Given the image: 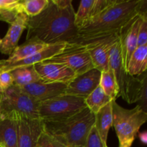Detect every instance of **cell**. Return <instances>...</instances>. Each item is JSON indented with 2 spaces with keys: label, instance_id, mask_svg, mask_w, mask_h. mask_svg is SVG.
I'll return each instance as SVG.
<instances>
[{
  "label": "cell",
  "instance_id": "5b68a950",
  "mask_svg": "<svg viewBox=\"0 0 147 147\" xmlns=\"http://www.w3.org/2000/svg\"><path fill=\"white\" fill-rule=\"evenodd\" d=\"M113 126L119 139V146L131 147L139 129L147 121V113L142 106L132 109H124L112 100Z\"/></svg>",
  "mask_w": 147,
  "mask_h": 147
},
{
  "label": "cell",
  "instance_id": "4316f807",
  "mask_svg": "<svg viewBox=\"0 0 147 147\" xmlns=\"http://www.w3.org/2000/svg\"><path fill=\"white\" fill-rule=\"evenodd\" d=\"M23 12L21 1L18 7L13 9H0V21H4L11 24L16 20L18 15Z\"/></svg>",
  "mask_w": 147,
  "mask_h": 147
},
{
  "label": "cell",
  "instance_id": "30bf717a",
  "mask_svg": "<svg viewBox=\"0 0 147 147\" xmlns=\"http://www.w3.org/2000/svg\"><path fill=\"white\" fill-rule=\"evenodd\" d=\"M146 14V12L138 14L134 20L123 27L118 34L122 62L126 70L131 56L137 48L138 32L144 17Z\"/></svg>",
  "mask_w": 147,
  "mask_h": 147
},
{
  "label": "cell",
  "instance_id": "ffe728a7",
  "mask_svg": "<svg viewBox=\"0 0 147 147\" xmlns=\"http://www.w3.org/2000/svg\"><path fill=\"white\" fill-rule=\"evenodd\" d=\"M147 45L138 47L131 55L128 63L126 71L132 76H141L146 70Z\"/></svg>",
  "mask_w": 147,
  "mask_h": 147
},
{
  "label": "cell",
  "instance_id": "3957f363",
  "mask_svg": "<svg viewBox=\"0 0 147 147\" xmlns=\"http://www.w3.org/2000/svg\"><path fill=\"white\" fill-rule=\"evenodd\" d=\"M43 122V130L66 147H84L94 126L95 115L88 108L71 117L55 122Z\"/></svg>",
  "mask_w": 147,
  "mask_h": 147
},
{
  "label": "cell",
  "instance_id": "603a6c76",
  "mask_svg": "<svg viewBox=\"0 0 147 147\" xmlns=\"http://www.w3.org/2000/svg\"><path fill=\"white\" fill-rule=\"evenodd\" d=\"M99 86L101 88L105 94L113 100H116L119 97V88L113 71L111 68L107 71L101 73Z\"/></svg>",
  "mask_w": 147,
  "mask_h": 147
},
{
  "label": "cell",
  "instance_id": "44dd1931",
  "mask_svg": "<svg viewBox=\"0 0 147 147\" xmlns=\"http://www.w3.org/2000/svg\"><path fill=\"white\" fill-rule=\"evenodd\" d=\"M9 72L13 78L14 84L20 87L42 80L34 66L17 67Z\"/></svg>",
  "mask_w": 147,
  "mask_h": 147
},
{
  "label": "cell",
  "instance_id": "d4e9b609",
  "mask_svg": "<svg viewBox=\"0 0 147 147\" xmlns=\"http://www.w3.org/2000/svg\"><path fill=\"white\" fill-rule=\"evenodd\" d=\"M49 3V0H24L21 1L23 12L29 17H34L42 12Z\"/></svg>",
  "mask_w": 147,
  "mask_h": 147
},
{
  "label": "cell",
  "instance_id": "836d02e7",
  "mask_svg": "<svg viewBox=\"0 0 147 147\" xmlns=\"http://www.w3.org/2000/svg\"><path fill=\"white\" fill-rule=\"evenodd\" d=\"M2 93H3V90L1 88H0V98H1V96H2Z\"/></svg>",
  "mask_w": 147,
  "mask_h": 147
},
{
  "label": "cell",
  "instance_id": "cb8c5ba5",
  "mask_svg": "<svg viewBox=\"0 0 147 147\" xmlns=\"http://www.w3.org/2000/svg\"><path fill=\"white\" fill-rule=\"evenodd\" d=\"M93 1L94 0H82L80 2L78 9L75 13V24L78 29L90 20Z\"/></svg>",
  "mask_w": 147,
  "mask_h": 147
},
{
  "label": "cell",
  "instance_id": "e575fe53",
  "mask_svg": "<svg viewBox=\"0 0 147 147\" xmlns=\"http://www.w3.org/2000/svg\"><path fill=\"white\" fill-rule=\"evenodd\" d=\"M0 101H1V98H0ZM0 113H1V106H0Z\"/></svg>",
  "mask_w": 147,
  "mask_h": 147
},
{
  "label": "cell",
  "instance_id": "d6986e66",
  "mask_svg": "<svg viewBox=\"0 0 147 147\" xmlns=\"http://www.w3.org/2000/svg\"><path fill=\"white\" fill-rule=\"evenodd\" d=\"M0 147H18L15 119L0 118Z\"/></svg>",
  "mask_w": 147,
  "mask_h": 147
},
{
  "label": "cell",
  "instance_id": "52a82bcc",
  "mask_svg": "<svg viewBox=\"0 0 147 147\" xmlns=\"http://www.w3.org/2000/svg\"><path fill=\"white\" fill-rule=\"evenodd\" d=\"M86 108L85 99L64 94L40 103L39 118L42 121H60L74 116Z\"/></svg>",
  "mask_w": 147,
  "mask_h": 147
},
{
  "label": "cell",
  "instance_id": "7402d4cb",
  "mask_svg": "<svg viewBox=\"0 0 147 147\" xmlns=\"http://www.w3.org/2000/svg\"><path fill=\"white\" fill-rule=\"evenodd\" d=\"M112 100H113L111 98L105 94L101 88L98 86L85 99V103L86 108H88L95 115L100 109Z\"/></svg>",
  "mask_w": 147,
  "mask_h": 147
},
{
  "label": "cell",
  "instance_id": "83f0119b",
  "mask_svg": "<svg viewBox=\"0 0 147 147\" xmlns=\"http://www.w3.org/2000/svg\"><path fill=\"white\" fill-rule=\"evenodd\" d=\"M37 147H66L55 138L44 131L40 135L38 139Z\"/></svg>",
  "mask_w": 147,
  "mask_h": 147
},
{
  "label": "cell",
  "instance_id": "d6a6232c",
  "mask_svg": "<svg viewBox=\"0 0 147 147\" xmlns=\"http://www.w3.org/2000/svg\"><path fill=\"white\" fill-rule=\"evenodd\" d=\"M139 137L141 142L144 144H147V133L146 131L141 132L139 134Z\"/></svg>",
  "mask_w": 147,
  "mask_h": 147
},
{
  "label": "cell",
  "instance_id": "4fadbf2b",
  "mask_svg": "<svg viewBox=\"0 0 147 147\" xmlns=\"http://www.w3.org/2000/svg\"><path fill=\"white\" fill-rule=\"evenodd\" d=\"M34 67L41 80L46 83L67 84L77 76L71 69L60 63H40Z\"/></svg>",
  "mask_w": 147,
  "mask_h": 147
},
{
  "label": "cell",
  "instance_id": "277c9868",
  "mask_svg": "<svg viewBox=\"0 0 147 147\" xmlns=\"http://www.w3.org/2000/svg\"><path fill=\"white\" fill-rule=\"evenodd\" d=\"M109 67L113 71L119 88V97H121L128 103L142 100L145 93V82L139 78L131 76L124 68L119 38L110 50Z\"/></svg>",
  "mask_w": 147,
  "mask_h": 147
},
{
  "label": "cell",
  "instance_id": "1f68e13d",
  "mask_svg": "<svg viewBox=\"0 0 147 147\" xmlns=\"http://www.w3.org/2000/svg\"><path fill=\"white\" fill-rule=\"evenodd\" d=\"M20 4V0H0V9H13Z\"/></svg>",
  "mask_w": 147,
  "mask_h": 147
},
{
  "label": "cell",
  "instance_id": "f546056e",
  "mask_svg": "<svg viewBox=\"0 0 147 147\" xmlns=\"http://www.w3.org/2000/svg\"><path fill=\"white\" fill-rule=\"evenodd\" d=\"M147 45V15L144 17L139 27L137 37V47Z\"/></svg>",
  "mask_w": 147,
  "mask_h": 147
},
{
  "label": "cell",
  "instance_id": "5bb4252c",
  "mask_svg": "<svg viewBox=\"0 0 147 147\" xmlns=\"http://www.w3.org/2000/svg\"><path fill=\"white\" fill-rule=\"evenodd\" d=\"M40 103L64 95L67 84L60 83H46L38 81L20 87Z\"/></svg>",
  "mask_w": 147,
  "mask_h": 147
},
{
  "label": "cell",
  "instance_id": "7a4b0ae2",
  "mask_svg": "<svg viewBox=\"0 0 147 147\" xmlns=\"http://www.w3.org/2000/svg\"><path fill=\"white\" fill-rule=\"evenodd\" d=\"M144 0H117L116 4L89 20L78 29L73 43L86 45L95 39L118 34L123 27L144 10Z\"/></svg>",
  "mask_w": 147,
  "mask_h": 147
},
{
  "label": "cell",
  "instance_id": "d590c367",
  "mask_svg": "<svg viewBox=\"0 0 147 147\" xmlns=\"http://www.w3.org/2000/svg\"><path fill=\"white\" fill-rule=\"evenodd\" d=\"M1 39L0 38V45H1Z\"/></svg>",
  "mask_w": 147,
  "mask_h": 147
},
{
  "label": "cell",
  "instance_id": "8992f818",
  "mask_svg": "<svg viewBox=\"0 0 147 147\" xmlns=\"http://www.w3.org/2000/svg\"><path fill=\"white\" fill-rule=\"evenodd\" d=\"M40 102L25 93L20 86L14 84L3 91L0 101V118L14 119L17 116H23L40 119Z\"/></svg>",
  "mask_w": 147,
  "mask_h": 147
},
{
  "label": "cell",
  "instance_id": "9a60e30c",
  "mask_svg": "<svg viewBox=\"0 0 147 147\" xmlns=\"http://www.w3.org/2000/svg\"><path fill=\"white\" fill-rule=\"evenodd\" d=\"M66 44V42H60L50 45L32 55L11 64H3L0 63V71H10L17 67L34 66V65L42 63L61 53Z\"/></svg>",
  "mask_w": 147,
  "mask_h": 147
},
{
  "label": "cell",
  "instance_id": "ba28073f",
  "mask_svg": "<svg viewBox=\"0 0 147 147\" xmlns=\"http://www.w3.org/2000/svg\"><path fill=\"white\" fill-rule=\"evenodd\" d=\"M42 63H60L80 75L93 68L90 55L85 45L67 43L63 51Z\"/></svg>",
  "mask_w": 147,
  "mask_h": 147
},
{
  "label": "cell",
  "instance_id": "484cf974",
  "mask_svg": "<svg viewBox=\"0 0 147 147\" xmlns=\"http://www.w3.org/2000/svg\"><path fill=\"white\" fill-rule=\"evenodd\" d=\"M116 1L117 0H94L90 20L103 12L108 8L116 4Z\"/></svg>",
  "mask_w": 147,
  "mask_h": 147
},
{
  "label": "cell",
  "instance_id": "4dcf8cb0",
  "mask_svg": "<svg viewBox=\"0 0 147 147\" xmlns=\"http://www.w3.org/2000/svg\"><path fill=\"white\" fill-rule=\"evenodd\" d=\"M14 85V80L9 71H0V88L3 91Z\"/></svg>",
  "mask_w": 147,
  "mask_h": 147
},
{
  "label": "cell",
  "instance_id": "8d00e7d4",
  "mask_svg": "<svg viewBox=\"0 0 147 147\" xmlns=\"http://www.w3.org/2000/svg\"><path fill=\"white\" fill-rule=\"evenodd\" d=\"M119 147H126V146H119Z\"/></svg>",
  "mask_w": 147,
  "mask_h": 147
},
{
  "label": "cell",
  "instance_id": "7c38bea8",
  "mask_svg": "<svg viewBox=\"0 0 147 147\" xmlns=\"http://www.w3.org/2000/svg\"><path fill=\"white\" fill-rule=\"evenodd\" d=\"M100 75L101 73L94 67L86 73L77 75L67 84L65 94L86 99L99 86Z\"/></svg>",
  "mask_w": 147,
  "mask_h": 147
},
{
  "label": "cell",
  "instance_id": "8fae6325",
  "mask_svg": "<svg viewBox=\"0 0 147 147\" xmlns=\"http://www.w3.org/2000/svg\"><path fill=\"white\" fill-rule=\"evenodd\" d=\"M14 119L17 122L18 147H37L39 138L43 132L42 121L23 116H17Z\"/></svg>",
  "mask_w": 147,
  "mask_h": 147
},
{
  "label": "cell",
  "instance_id": "ac0fdd59",
  "mask_svg": "<svg viewBox=\"0 0 147 147\" xmlns=\"http://www.w3.org/2000/svg\"><path fill=\"white\" fill-rule=\"evenodd\" d=\"M112 123H113V114H112L111 102H110L95 114L94 126L96 127L102 142L106 146H108V134L111 127L112 126Z\"/></svg>",
  "mask_w": 147,
  "mask_h": 147
},
{
  "label": "cell",
  "instance_id": "e0dca14e",
  "mask_svg": "<svg viewBox=\"0 0 147 147\" xmlns=\"http://www.w3.org/2000/svg\"><path fill=\"white\" fill-rule=\"evenodd\" d=\"M48 46L37 38H31L27 40L21 45H18L11 53L9 57L5 60H0L3 64H11L16 62L25 59L34 53L40 51Z\"/></svg>",
  "mask_w": 147,
  "mask_h": 147
},
{
  "label": "cell",
  "instance_id": "6da1fadb",
  "mask_svg": "<svg viewBox=\"0 0 147 147\" xmlns=\"http://www.w3.org/2000/svg\"><path fill=\"white\" fill-rule=\"evenodd\" d=\"M75 13L73 4L60 7L53 0H49L40 14L29 17L26 40L34 37L47 45L73 43L78 31L75 24Z\"/></svg>",
  "mask_w": 147,
  "mask_h": 147
},
{
  "label": "cell",
  "instance_id": "f1b7e54d",
  "mask_svg": "<svg viewBox=\"0 0 147 147\" xmlns=\"http://www.w3.org/2000/svg\"><path fill=\"white\" fill-rule=\"evenodd\" d=\"M84 147H109L104 145L94 126L90 131Z\"/></svg>",
  "mask_w": 147,
  "mask_h": 147
},
{
  "label": "cell",
  "instance_id": "9c48e42d",
  "mask_svg": "<svg viewBox=\"0 0 147 147\" xmlns=\"http://www.w3.org/2000/svg\"><path fill=\"white\" fill-rule=\"evenodd\" d=\"M118 40V34L95 39L85 45L90 55L93 67L102 73L109 70V53L113 43Z\"/></svg>",
  "mask_w": 147,
  "mask_h": 147
},
{
  "label": "cell",
  "instance_id": "2e32d148",
  "mask_svg": "<svg viewBox=\"0 0 147 147\" xmlns=\"http://www.w3.org/2000/svg\"><path fill=\"white\" fill-rule=\"evenodd\" d=\"M29 17L22 12L18 15L15 21L10 24L7 34L0 45V53L10 55L13 50L18 46V42L24 30L27 29Z\"/></svg>",
  "mask_w": 147,
  "mask_h": 147
}]
</instances>
